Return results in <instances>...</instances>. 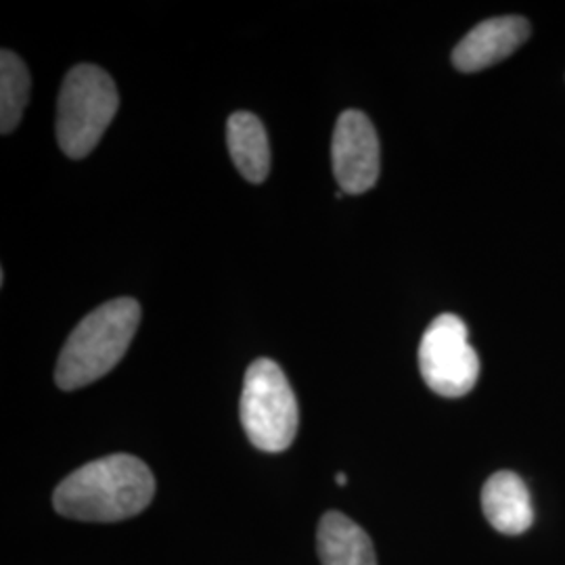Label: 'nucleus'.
<instances>
[{"label": "nucleus", "mask_w": 565, "mask_h": 565, "mask_svg": "<svg viewBox=\"0 0 565 565\" xmlns=\"http://www.w3.org/2000/svg\"><path fill=\"white\" fill-rule=\"evenodd\" d=\"M156 494V478L132 455H109L82 465L55 490L53 505L78 522H121L142 513Z\"/></svg>", "instance_id": "f257e3e1"}, {"label": "nucleus", "mask_w": 565, "mask_h": 565, "mask_svg": "<svg viewBox=\"0 0 565 565\" xmlns=\"http://www.w3.org/2000/svg\"><path fill=\"white\" fill-rule=\"evenodd\" d=\"M139 323L141 306L132 298H118L93 310L63 345L55 384L72 392L102 380L124 359Z\"/></svg>", "instance_id": "f03ea898"}, {"label": "nucleus", "mask_w": 565, "mask_h": 565, "mask_svg": "<svg viewBox=\"0 0 565 565\" xmlns=\"http://www.w3.org/2000/svg\"><path fill=\"white\" fill-rule=\"evenodd\" d=\"M120 107L111 76L97 65H76L61 86L57 102V142L72 158H86L99 141Z\"/></svg>", "instance_id": "7ed1b4c3"}, {"label": "nucleus", "mask_w": 565, "mask_h": 565, "mask_svg": "<svg viewBox=\"0 0 565 565\" xmlns=\"http://www.w3.org/2000/svg\"><path fill=\"white\" fill-rule=\"evenodd\" d=\"M242 424L249 443L264 452L287 450L298 434V401L281 366L258 359L245 373Z\"/></svg>", "instance_id": "20e7f679"}, {"label": "nucleus", "mask_w": 565, "mask_h": 565, "mask_svg": "<svg viewBox=\"0 0 565 565\" xmlns=\"http://www.w3.org/2000/svg\"><path fill=\"white\" fill-rule=\"evenodd\" d=\"M419 369L429 390L445 398L469 394L480 377V359L469 343L467 324L457 315H440L419 345Z\"/></svg>", "instance_id": "39448f33"}, {"label": "nucleus", "mask_w": 565, "mask_h": 565, "mask_svg": "<svg viewBox=\"0 0 565 565\" xmlns=\"http://www.w3.org/2000/svg\"><path fill=\"white\" fill-rule=\"evenodd\" d=\"M331 162L342 193L361 195L380 179V139L363 111L348 109L338 118Z\"/></svg>", "instance_id": "423d86ee"}, {"label": "nucleus", "mask_w": 565, "mask_h": 565, "mask_svg": "<svg viewBox=\"0 0 565 565\" xmlns=\"http://www.w3.org/2000/svg\"><path fill=\"white\" fill-rule=\"evenodd\" d=\"M530 36L524 18L507 15L478 23L452 51V63L459 72H480L513 55Z\"/></svg>", "instance_id": "0eeeda50"}, {"label": "nucleus", "mask_w": 565, "mask_h": 565, "mask_svg": "<svg viewBox=\"0 0 565 565\" xmlns=\"http://www.w3.org/2000/svg\"><path fill=\"white\" fill-rule=\"evenodd\" d=\"M486 520L501 534H522L534 522V509L524 480L513 471L488 478L482 490Z\"/></svg>", "instance_id": "6e6552de"}, {"label": "nucleus", "mask_w": 565, "mask_h": 565, "mask_svg": "<svg viewBox=\"0 0 565 565\" xmlns=\"http://www.w3.org/2000/svg\"><path fill=\"white\" fill-rule=\"evenodd\" d=\"M317 545L323 565H377L369 534L340 511L324 513Z\"/></svg>", "instance_id": "1a4fd4ad"}, {"label": "nucleus", "mask_w": 565, "mask_h": 565, "mask_svg": "<svg viewBox=\"0 0 565 565\" xmlns=\"http://www.w3.org/2000/svg\"><path fill=\"white\" fill-rule=\"evenodd\" d=\"M231 158L249 182H264L270 172V145L263 121L249 111H237L226 124Z\"/></svg>", "instance_id": "9d476101"}, {"label": "nucleus", "mask_w": 565, "mask_h": 565, "mask_svg": "<svg viewBox=\"0 0 565 565\" xmlns=\"http://www.w3.org/2000/svg\"><path fill=\"white\" fill-rule=\"evenodd\" d=\"M30 99V74L23 61L2 49L0 53V132L9 135L18 128Z\"/></svg>", "instance_id": "9b49d317"}, {"label": "nucleus", "mask_w": 565, "mask_h": 565, "mask_svg": "<svg viewBox=\"0 0 565 565\" xmlns=\"http://www.w3.org/2000/svg\"><path fill=\"white\" fill-rule=\"evenodd\" d=\"M335 482H338L340 486L348 484V478H345V473H338V476H335Z\"/></svg>", "instance_id": "f8f14e48"}]
</instances>
